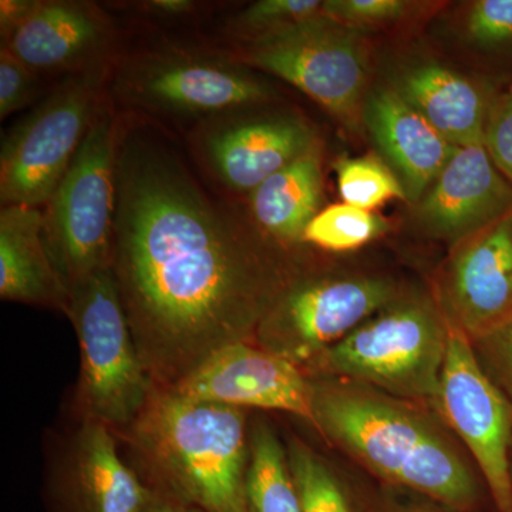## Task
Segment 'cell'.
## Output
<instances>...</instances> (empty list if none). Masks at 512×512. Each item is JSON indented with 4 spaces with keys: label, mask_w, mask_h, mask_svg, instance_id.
Instances as JSON below:
<instances>
[{
    "label": "cell",
    "mask_w": 512,
    "mask_h": 512,
    "mask_svg": "<svg viewBox=\"0 0 512 512\" xmlns=\"http://www.w3.org/2000/svg\"><path fill=\"white\" fill-rule=\"evenodd\" d=\"M100 89L101 70H84L63 83L3 138V207L49 204L92 124Z\"/></svg>",
    "instance_id": "obj_9"
},
{
    "label": "cell",
    "mask_w": 512,
    "mask_h": 512,
    "mask_svg": "<svg viewBox=\"0 0 512 512\" xmlns=\"http://www.w3.org/2000/svg\"><path fill=\"white\" fill-rule=\"evenodd\" d=\"M365 130L414 205L419 204L457 148L394 89L367 93Z\"/></svg>",
    "instance_id": "obj_17"
},
{
    "label": "cell",
    "mask_w": 512,
    "mask_h": 512,
    "mask_svg": "<svg viewBox=\"0 0 512 512\" xmlns=\"http://www.w3.org/2000/svg\"><path fill=\"white\" fill-rule=\"evenodd\" d=\"M512 210V183L484 144L457 147L416 205L417 222L431 238L453 245Z\"/></svg>",
    "instance_id": "obj_15"
},
{
    "label": "cell",
    "mask_w": 512,
    "mask_h": 512,
    "mask_svg": "<svg viewBox=\"0 0 512 512\" xmlns=\"http://www.w3.org/2000/svg\"><path fill=\"white\" fill-rule=\"evenodd\" d=\"M466 33L481 47H497L512 40V0H478L468 9Z\"/></svg>",
    "instance_id": "obj_28"
},
{
    "label": "cell",
    "mask_w": 512,
    "mask_h": 512,
    "mask_svg": "<svg viewBox=\"0 0 512 512\" xmlns=\"http://www.w3.org/2000/svg\"><path fill=\"white\" fill-rule=\"evenodd\" d=\"M431 126L456 147L484 144L494 97L483 86L440 64L404 72L393 87Z\"/></svg>",
    "instance_id": "obj_20"
},
{
    "label": "cell",
    "mask_w": 512,
    "mask_h": 512,
    "mask_svg": "<svg viewBox=\"0 0 512 512\" xmlns=\"http://www.w3.org/2000/svg\"><path fill=\"white\" fill-rule=\"evenodd\" d=\"M247 42L248 66L292 84L353 133L365 130L369 53L360 32L320 16Z\"/></svg>",
    "instance_id": "obj_7"
},
{
    "label": "cell",
    "mask_w": 512,
    "mask_h": 512,
    "mask_svg": "<svg viewBox=\"0 0 512 512\" xmlns=\"http://www.w3.org/2000/svg\"><path fill=\"white\" fill-rule=\"evenodd\" d=\"M448 325L470 342L512 322V210L450 245L429 286Z\"/></svg>",
    "instance_id": "obj_11"
},
{
    "label": "cell",
    "mask_w": 512,
    "mask_h": 512,
    "mask_svg": "<svg viewBox=\"0 0 512 512\" xmlns=\"http://www.w3.org/2000/svg\"><path fill=\"white\" fill-rule=\"evenodd\" d=\"M141 512H204L187 501L180 500L174 495L151 488L150 497Z\"/></svg>",
    "instance_id": "obj_33"
},
{
    "label": "cell",
    "mask_w": 512,
    "mask_h": 512,
    "mask_svg": "<svg viewBox=\"0 0 512 512\" xmlns=\"http://www.w3.org/2000/svg\"><path fill=\"white\" fill-rule=\"evenodd\" d=\"M284 247L212 200L160 141L120 136L111 272L154 386L173 389L256 328L301 274Z\"/></svg>",
    "instance_id": "obj_1"
},
{
    "label": "cell",
    "mask_w": 512,
    "mask_h": 512,
    "mask_svg": "<svg viewBox=\"0 0 512 512\" xmlns=\"http://www.w3.org/2000/svg\"><path fill=\"white\" fill-rule=\"evenodd\" d=\"M315 431L373 477L457 512H477L485 484L431 407L363 384L311 379Z\"/></svg>",
    "instance_id": "obj_2"
},
{
    "label": "cell",
    "mask_w": 512,
    "mask_h": 512,
    "mask_svg": "<svg viewBox=\"0 0 512 512\" xmlns=\"http://www.w3.org/2000/svg\"><path fill=\"white\" fill-rule=\"evenodd\" d=\"M392 512H457L441 507L439 504H412L406 507H396Z\"/></svg>",
    "instance_id": "obj_35"
},
{
    "label": "cell",
    "mask_w": 512,
    "mask_h": 512,
    "mask_svg": "<svg viewBox=\"0 0 512 512\" xmlns=\"http://www.w3.org/2000/svg\"><path fill=\"white\" fill-rule=\"evenodd\" d=\"M147 5L161 15H184L194 8V2L191 0H153Z\"/></svg>",
    "instance_id": "obj_34"
},
{
    "label": "cell",
    "mask_w": 512,
    "mask_h": 512,
    "mask_svg": "<svg viewBox=\"0 0 512 512\" xmlns=\"http://www.w3.org/2000/svg\"><path fill=\"white\" fill-rule=\"evenodd\" d=\"M47 463V512H141L151 488L120 454L106 424L76 421Z\"/></svg>",
    "instance_id": "obj_12"
},
{
    "label": "cell",
    "mask_w": 512,
    "mask_h": 512,
    "mask_svg": "<svg viewBox=\"0 0 512 512\" xmlns=\"http://www.w3.org/2000/svg\"><path fill=\"white\" fill-rule=\"evenodd\" d=\"M412 3L403 0H325L323 16L345 28H380L406 18Z\"/></svg>",
    "instance_id": "obj_27"
},
{
    "label": "cell",
    "mask_w": 512,
    "mask_h": 512,
    "mask_svg": "<svg viewBox=\"0 0 512 512\" xmlns=\"http://www.w3.org/2000/svg\"><path fill=\"white\" fill-rule=\"evenodd\" d=\"M0 298L66 315L69 288L47 251L40 208L10 205L0 211Z\"/></svg>",
    "instance_id": "obj_19"
},
{
    "label": "cell",
    "mask_w": 512,
    "mask_h": 512,
    "mask_svg": "<svg viewBox=\"0 0 512 512\" xmlns=\"http://www.w3.org/2000/svg\"><path fill=\"white\" fill-rule=\"evenodd\" d=\"M39 2L35 0H2L0 2V33L8 39L32 15Z\"/></svg>",
    "instance_id": "obj_32"
},
{
    "label": "cell",
    "mask_w": 512,
    "mask_h": 512,
    "mask_svg": "<svg viewBox=\"0 0 512 512\" xmlns=\"http://www.w3.org/2000/svg\"><path fill=\"white\" fill-rule=\"evenodd\" d=\"M402 291L389 276L302 271L265 313L254 343L302 369Z\"/></svg>",
    "instance_id": "obj_8"
},
{
    "label": "cell",
    "mask_w": 512,
    "mask_h": 512,
    "mask_svg": "<svg viewBox=\"0 0 512 512\" xmlns=\"http://www.w3.org/2000/svg\"><path fill=\"white\" fill-rule=\"evenodd\" d=\"M66 315L80 346L74 419L99 421L113 433L127 429L154 384L138 355L111 268L70 286Z\"/></svg>",
    "instance_id": "obj_5"
},
{
    "label": "cell",
    "mask_w": 512,
    "mask_h": 512,
    "mask_svg": "<svg viewBox=\"0 0 512 512\" xmlns=\"http://www.w3.org/2000/svg\"><path fill=\"white\" fill-rule=\"evenodd\" d=\"M107 40L109 22L96 6L60 0L39 2L2 46L32 72H49L90 62Z\"/></svg>",
    "instance_id": "obj_18"
},
{
    "label": "cell",
    "mask_w": 512,
    "mask_h": 512,
    "mask_svg": "<svg viewBox=\"0 0 512 512\" xmlns=\"http://www.w3.org/2000/svg\"><path fill=\"white\" fill-rule=\"evenodd\" d=\"M484 146L495 167L512 183V90L494 97L485 126Z\"/></svg>",
    "instance_id": "obj_30"
},
{
    "label": "cell",
    "mask_w": 512,
    "mask_h": 512,
    "mask_svg": "<svg viewBox=\"0 0 512 512\" xmlns=\"http://www.w3.org/2000/svg\"><path fill=\"white\" fill-rule=\"evenodd\" d=\"M450 330L430 288L403 289L302 370L309 379L348 380L434 410Z\"/></svg>",
    "instance_id": "obj_4"
},
{
    "label": "cell",
    "mask_w": 512,
    "mask_h": 512,
    "mask_svg": "<svg viewBox=\"0 0 512 512\" xmlns=\"http://www.w3.org/2000/svg\"><path fill=\"white\" fill-rule=\"evenodd\" d=\"M124 89L143 106L180 116H212L271 96L265 83L241 67L191 57L141 64L128 73Z\"/></svg>",
    "instance_id": "obj_14"
},
{
    "label": "cell",
    "mask_w": 512,
    "mask_h": 512,
    "mask_svg": "<svg viewBox=\"0 0 512 512\" xmlns=\"http://www.w3.org/2000/svg\"><path fill=\"white\" fill-rule=\"evenodd\" d=\"M322 153L316 147L251 192L255 228L281 247L302 244L322 202Z\"/></svg>",
    "instance_id": "obj_21"
},
{
    "label": "cell",
    "mask_w": 512,
    "mask_h": 512,
    "mask_svg": "<svg viewBox=\"0 0 512 512\" xmlns=\"http://www.w3.org/2000/svg\"><path fill=\"white\" fill-rule=\"evenodd\" d=\"M285 444L303 512H356L348 487L325 457L296 436Z\"/></svg>",
    "instance_id": "obj_23"
},
{
    "label": "cell",
    "mask_w": 512,
    "mask_h": 512,
    "mask_svg": "<svg viewBox=\"0 0 512 512\" xmlns=\"http://www.w3.org/2000/svg\"><path fill=\"white\" fill-rule=\"evenodd\" d=\"M249 512H303L286 444L265 420L249 424Z\"/></svg>",
    "instance_id": "obj_22"
},
{
    "label": "cell",
    "mask_w": 512,
    "mask_h": 512,
    "mask_svg": "<svg viewBox=\"0 0 512 512\" xmlns=\"http://www.w3.org/2000/svg\"><path fill=\"white\" fill-rule=\"evenodd\" d=\"M119 143L120 131L110 110L96 111L43 211L47 251L67 288L111 268Z\"/></svg>",
    "instance_id": "obj_6"
},
{
    "label": "cell",
    "mask_w": 512,
    "mask_h": 512,
    "mask_svg": "<svg viewBox=\"0 0 512 512\" xmlns=\"http://www.w3.org/2000/svg\"><path fill=\"white\" fill-rule=\"evenodd\" d=\"M320 16H323L320 0H259L238 16L237 29L252 40Z\"/></svg>",
    "instance_id": "obj_26"
},
{
    "label": "cell",
    "mask_w": 512,
    "mask_h": 512,
    "mask_svg": "<svg viewBox=\"0 0 512 512\" xmlns=\"http://www.w3.org/2000/svg\"><path fill=\"white\" fill-rule=\"evenodd\" d=\"M389 231V222L372 211L335 204L319 211L303 232V244L328 252H352Z\"/></svg>",
    "instance_id": "obj_24"
},
{
    "label": "cell",
    "mask_w": 512,
    "mask_h": 512,
    "mask_svg": "<svg viewBox=\"0 0 512 512\" xmlns=\"http://www.w3.org/2000/svg\"><path fill=\"white\" fill-rule=\"evenodd\" d=\"M434 412L476 464L497 512H512V404L453 328Z\"/></svg>",
    "instance_id": "obj_10"
},
{
    "label": "cell",
    "mask_w": 512,
    "mask_h": 512,
    "mask_svg": "<svg viewBox=\"0 0 512 512\" xmlns=\"http://www.w3.org/2000/svg\"><path fill=\"white\" fill-rule=\"evenodd\" d=\"M471 345L485 375L512 404V322Z\"/></svg>",
    "instance_id": "obj_29"
},
{
    "label": "cell",
    "mask_w": 512,
    "mask_h": 512,
    "mask_svg": "<svg viewBox=\"0 0 512 512\" xmlns=\"http://www.w3.org/2000/svg\"><path fill=\"white\" fill-rule=\"evenodd\" d=\"M6 47L0 50V119L23 109L35 94V76Z\"/></svg>",
    "instance_id": "obj_31"
},
{
    "label": "cell",
    "mask_w": 512,
    "mask_h": 512,
    "mask_svg": "<svg viewBox=\"0 0 512 512\" xmlns=\"http://www.w3.org/2000/svg\"><path fill=\"white\" fill-rule=\"evenodd\" d=\"M248 416V410L154 386L133 424L114 434L153 490L204 512H249Z\"/></svg>",
    "instance_id": "obj_3"
},
{
    "label": "cell",
    "mask_w": 512,
    "mask_h": 512,
    "mask_svg": "<svg viewBox=\"0 0 512 512\" xmlns=\"http://www.w3.org/2000/svg\"><path fill=\"white\" fill-rule=\"evenodd\" d=\"M335 170L340 197L345 204L373 212L389 201L409 202L402 181L380 158H340Z\"/></svg>",
    "instance_id": "obj_25"
},
{
    "label": "cell",
    "mask_w": 512,
    "mask_h": 512,
    "mask_svg": "<svg viewBox=\"0 0 512 512\" xmlns=\"http://www.w3.org/2000/svg\"><path fill=\"white\" fill-rule=\"evenodd\" d=\"M511 471H512V457H511Z\"/></svg>",
    "instance_id": "obj_36"
},
{
    "label": "cell",
    "mask_w": 512,
    "mask_h": 512,
    "mask_svg": "<svg viewBox=\"0 0 512 512\" xmlns=\"http://www.w3.org/2000/svg\"><path fill=\"white\" fill-rule=\"evenodd\" d=\"M319 147L315 130L293 116L222 124L205 137L208 164L225 187L249 192Z\"/></svg>",
    "instance_id": "obj_16"
},
{
    "label": "cell",
    "mask_w": 512,
    "mask_h": 512,
    "mask_svg": "<svg viewBox=\"0 0 512 512\" xmlns=\"http://www.w3.org/2000/svg\"><path fill=\"white\" fill-rule=\"evenodd\" d=\"M171 390L197 402L293 414L315 430L312 380L255 343L218 350Z\"/></svg>",
    "instance_id": "obj_13"
}]
</instances>
